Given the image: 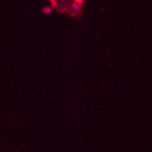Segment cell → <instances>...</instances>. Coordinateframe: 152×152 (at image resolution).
Instances as JSON below:
<instances>
[{"label":"cell","instance_id":"7a4b0ae2","mask_svg":"<svg viewBox=\"0 0 152 152\" xmlns=\"http://www.w3.org/2000/svg\"><path fill=\"white\" fill-rule=\"evenodd\" d=\"M73 9H74L75 12H79L80 11V6L76 3V4H74V6H73Z\"/></svg>","mask_w":152,"mask_h":152},{"label":"cell","instance_id":"6da1fadb","mask_svg":"<svg viewBox=\"0 0 152 152\" xmlns=\"http://www.w3.org/2000/svg\"><path fill=\"white\" fill-rule=\"evenodd\" d=\"M51 11H52V10H51V8H50V7H44V8L43 9V12L45 13V14H50V12H51Z\"/></svg>","mask_w":152,"mask_h":152}]
</instances>
